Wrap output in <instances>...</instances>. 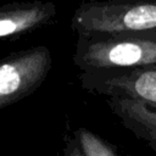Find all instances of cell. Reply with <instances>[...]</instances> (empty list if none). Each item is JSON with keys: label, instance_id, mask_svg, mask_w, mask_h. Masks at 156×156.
Returning a JSON list of instances; mask_svg holds the SVG:
<instances>
[{"label": "cell", "instance_id": "1", "mask_svg": "<svg viewBox=\"0 0 156 156\" xmlns=\"http://www.w3.org/2000/svg\"><path fill=\"white\" fill-rule=\"evenodd\" d=\"M73 65L79 72L113 73L156 65V40L126 34H77Z\"/></svg>", "mask_w": 156, "mask_h": 156}, {"label": "cell", "instance_id": "2", "mask_svg": "<svg viewBox=\"0 0 156 156\" xmlns=\"http://www.w3.org/2000/svg\"><path fill=\"white\" fill-rule=\"evenodd\" d=\"M71 27L77 33L144 37L156 40V0H83Z\"/></svg>", "mask_w": 156, "mask_h": 156}, {"label": "cell", "instance_id": "3", "mask_svg": "<svg viewBox=\"0 0 156 156\" xmlns=\"http://www.w3.org/2000/svg\"><path fill=\"white\" fill-rule=\"evenodd\" d=\"M52 66L50 50L30 46L0 60V108L32 95L45 82Z\"/></svg>", "mask_w": 156, "mask_h": 156}, {"label": "cell", "instance_id": "4", "mask_svg": "<svg viewBox=\"0 0 156 156\" xmlns=\"http://www.w3.org/2000/svg\"><path fill=\"white\" fill-rule=\"evenodd\" d=\"M80 87L91 94L156 105V65L123 72H79Z\"/></svg>", "mask_w": 156, "mask_h": 156}, {"label": "cell", "instance_id": "5", "mask_svg": "<svg viewBox=\"0 0 156 156\" xmlns=\"http://www.w3.org/2000/svg\"><path fill=\"white\" fill-rule=\"evenodd\" d=\"M57 7L52 1H13L0 5V39H17L55 22Z\"/></svg>", "mask_w": 156, "mask_h": 156}, {"label": "cell", "instance_id": "6", "mask_svg": "<svg viewBox=\"0 0 156 156\" xmlns=\"http://www.w3.org/2000/svg\"><path fill=\"white\" fill-rule=\"evenodd\" d=\"M106 104L124 128L156 152L155 104L123 98H106Z\"/></svg>", "mask_w": 156, "mask_h": 156}, {"label": "cell", "instance_id": "7", "mask_svg": "<svg viewBox=\"0 0 156 156\" xmlns=\"http://www.w3.org/2000/svg\"><path fill=\"white\" fill-rule=\"evenodd\" d=\"M73 136L84 156H121L113 145L84 127L78 128Z\"/></svg>", "mask_w": 156, "mask_h": 156}, {"label": "cell", "instance_id": "8", "mask_svg": "<svg viewBox=\"0 0 156 156\" xmlns=\"http://www.w3.org/2000/svg\"><path fill=\"white\" fill-rule=\"evenodd\" d=\"M63 156H84V154L82 152L77 140L74 139H71L66 143V146H65V151H63Z\"/></svg>", "mask_w": 156, "mask_h": 156}]
</instances>
